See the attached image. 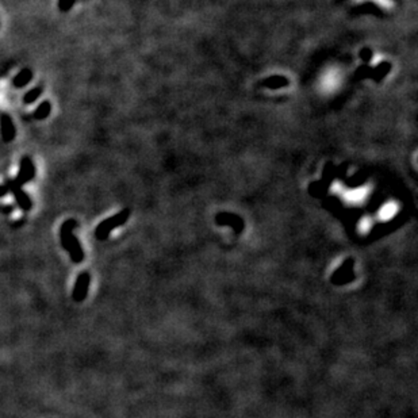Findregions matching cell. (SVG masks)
<instances>
[{
    "label": "cell",
    "instance_id": "6da1fadb",
    "mask_svg": "<svg viewBox=\"0 0 418 418\" xmlns=\"http://www.w3.org/2000/svg\"><path fill=\"white\" fill-rule=\"evenodd\" d=\"M77 228V222L75 220L65 221L60 230V240L66 252L69 253L71 260L76 264H79L84 260V252L80 245L77 237L73 234V230Z\"/></svg>",
    "mask_w": 418,
    "mask_h": 418
},
{
    "label": "cell",
    "instance_id": "7a4b0ae2",
    "mask_svg": "<svg viewBox=\"0 0 418 418\" xmlns=\"http://www.w3.org/2000/svg\"><path fill=\"white\" fill-rule=\"evenodd\" d=\"M128 218L129 210H123V212L118 213L115 216H112L110 217V218H107V220H104L103 222H100V224L98 225V228H96V237H98L99 240H106L108 237V234H110L115 228H118L120 225H123L124 222L128 221Z\"/></svg>",
    "mask_w": 418,
    "mask_h": 418
},
{
    "label": "cell",
    "instance_id": "3957f363",
    "mask_svg": "<svg viewBox=\"0 0 418 418\" xmlns=\"http://www.w3.org/2000/svg\"><path fill=\"white\" fill-rule=\"evenodd\" d=\"M6 186L9 188V191L13 192L14 199L17 200L18 206L21 207L23 212H30L31 207H33V202H31V199H30L29 195L22 190V187L19 186V184H17L14 179H9V180L6 182Z\"/></svg>",
    "mask_w": 418,
    "mask_h": 418
},
{
    "label": "cell",
    "instance_id": "277c9868",
    "mask_svg": "<svg viewBox=\"0 0 418 418\" xmlns=\"http://www.w3.org/2000/svg\"><path fill=\"white\" fill-rule=\"evenodd\" d=\"M35 176V166L33 164V160L30 157H23L21 161V165H19V172H18V176L14 180L17 184L19 186H25L29 182H31Z\"/></svg>",
    "mask_w": 418,
    "mask_h": 418
},
{
    "label": "cell",
    "instance_id": "5b68a950",
    "mask_svg": "<svg viewBox=\"0 0 418 418\" xmlns=\"http://www.w3.org/2000/svg\"><path fill=\"white\" fill-rule=\"evenodd\" d=\"M90 282H91V275L88 272H81L77 276V280L73 287V292H72V298L75 302H83L84 299L87 298Z\"/></svg>",
    "mask_w": 418,
    "mask_h": 418
},
{
    "label": "cell",
    "instance_id": "8992f818",
    "mask_svg": "<svg viewBox=\"0 0 418 418\" xmlns=\"http://www.w3.org/2000/svg\"><path fill=\"white\" fill-rule=\"evenodd\" d=\"M0 133L5 142H11L15 137V128H14L13 119L7 114L0 116Z\"/></svg>",
    "mask_w": 418,
    "mask_h": 418
},
{
    "label": "cell",
    "instance_id": "52a82bcc",
    "mask_svg": "<svg viewBox=\"0 0 418 418\" xmlns=\"http://www.w3.org/2000/svg\"><path fill=\"white\" fill-rule=\"evenodd\" d=\"M355 264V261L353 260H347L345 263H344L341 267H340L337 271H336L335 273H333V276H331V282L335 283V284H344V283H347V280H345V275H348V273H352V265Z\"/></svg>",
    "mask_w": 418,
    "mask_h": 418
},
{
    "label": "cell",
    "instance_id": "ba28073f",
    "mask_svg": "<svg viewBox=\"0 0 418 418\" xmlns=\"http://www.w3.org/2000/svg\"><path fill=\"white\" fill-rule=\"evenodd\" d=\"M31 79H33V72L30 71L29 68H25V69H22V71L19 72L15 77H14V80H13L14 87L15 88L25 87L26 84H29L30 81H31Z\"/></svg>",
    "mask_w": 418,
    "mask_h": 418
},
{
    "label": "cell",
    "instance_id": "9c48e42d",
    "mask_svg": "<svg viewBox=\"0 0 418 418\" xmlns=\"http://www.w3.org/2000/svg\"><path fill=\"white\" fill-rule=\"evenodd\" d=\"M50 111H52V104H50V102L45 100V102H42V103L37 107V110L34 111V118H35V119H45L46 116L50 114Z\"/></svg>",
    "mask_w": 418,
    "mask_h": 418
},
{
    "label": "cell",
    "instance_id": "30bf717a",
    "mask_svg": "<svg viewBox=\"0 0 418 418\" xmlns=\"http://www.w3.org/2000/svg\"><path fill=\"white\" fill-rule=\"evenodd\" d=\"M42 94V88L41 87H35L33 88V90H30L27 94L25 95V98H23V102H25L26 104H30V103H34L35 100L41 96Z\"/></svg>",
    "mask_w": 418,
    "mask_h": 418
},
{
    "label": "cell",
    "instance_id": "8fae6325",
    "mask_svg": "<svg viewBox=\"0 0 418 418\" xmlns=\"http://www.w3.org/2000/svg\"><path fill=\"white\" fill-rule=\"evenodd\" d=\"M75 5V0H58V9L66 13L68 10H71L72 6Z\"/></svg>",
    "mask_w": 418,
    "mask_h": 418
},
{
    "label": "cell",
    "instance_id": "7c38bea8",
    "mask_svg": "<svg viewBox=\"0 0 418 418\" xmlns=\"http://www.w3.org/2000/svg\"><path fill=\"white\" fill-rule=\"evenodd\" d=\"M394 213H395V206H394V204H387V206L382 210L381 216L382 218H390Z\"/></svg>",
    "mask_w": 418,
    "mask_h": 418
},
{
    "label": "cell",
    "instance_id": "4fadbf2b",
    "mask_svg": "<svg viewBox=\"0 0 418 418\" xmlns=\"http://www.w3.org/2000/svg\"><path fill=\"white\" fill-rule=\"evenodd\" d=\"M7 192H9L7 186H6V184H0V198H2V196H5V195H7Z\"/></svg>",
    "mask_w": 418,
    "mask_h": 418
},
{
    "label": "cell",
    "instance_id": "5bb4252c",
    "mask_svg": "<svg viewBox=\"0 0 418 418\" xmlns=\"http://www.w3.org/2000/svg\"><path fill=\"white\" fill-rule=\"evenodd\" d=\"M378 3H379V5H382V6H387V5H390V2L389 0H377Z\"/></svg>",
    "mask_w": 418,
    "mask_h": 418
}]
</instances>
